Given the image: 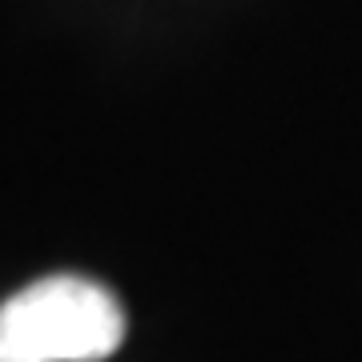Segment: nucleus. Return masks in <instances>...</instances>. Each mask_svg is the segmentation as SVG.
<instances>
[{"label": "nucleus", "mask_w": 362, "mask_h": 362, "mask_svg": "<svg viewBox=\"0 0 362 362\" xmlns=\"http://www.w3.org/2000/svg\"><path fill=\"white\" fill-rule=\"evenodd\" d=\"M121 338V302L81 274H49L0 302V362H101Z\"/></svg>", "instance_id": "f257e3e1"}]
</instances>
